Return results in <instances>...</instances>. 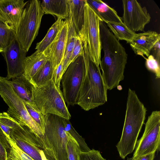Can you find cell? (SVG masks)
Listing matches in <instances>:
<instances>
[{
    "mask_svg": "<svg viewBox=\"0 0 160 160\" xmlns=\"http://www.w3.org/2000/svg\"><path fill=\"white\" fill-rule=\"evenodd\" d=\"M99 23L101 49L104 53L99 65L104 83L108 89L111 90L124 79L128 54L106 24L100 19Z\"/></svg>",
    "mask_w": 160,
    "mask_h": 160,
    "instance_id": "cell-1",
    "label": "cell"
},
{
    "mask_svg": "<svg viewBox=\"0 0 160 160\" xmlns=\"http://www.w3.org/2000/svg\"><path fill=\"white\" fill-rule=\"evenodd\" d=\"M85 72L80 89L77 104L86 111L105 104L108 89L103 81L99 66L90 59L86 42H82Z\"/></svg>",
    "mask_w": 160,
    "mask_h": 160,
    "instance_id": "cell-2",
    "label": "cell"
},
{
    "mask_svg": "<svg viewBox=\"0 0 160 160\" xmlns=\"http://www.w3.org/2000/svg\"><path fill=\"white\" fill-rule=\"evenodd\" d=\"M147 109L134 91L129 88L122 136L116 145L123 159L134 150L137 138L146 118Z\"/></svg>",
    "mask_w": 160,
    "mask_h": 160,
    "instance_id": "cell-3",
    "label": "cell"
},
{
    "mask_svg": "<svg viewBox=\"0 0 160 160\" xmlns=\"http://www.w3.org/2000/svg\"><path fill=\"white\" fill-rule=\"evenodd\" d=\"M44 120V134L37 138L45 157L48 160H68L66 149L71 134L64 118L48 114Z\"/></svg>",
    "mask_w": 160,
    "mask_h": 160,
    "instance_id": "cell-4",
    "label": "cell"
},
{
    "mask_svg": "<svg viewBox=\"0 0 160 160\" xmlns=\"http://www.w3.org/2000/svg\"><path fill=\"white\" fill-rule=\"evenodd\" d=\"M32 101L35 108L42 114H52L69 120L71 116L62 92L52 79L44 84L33 86Z\"/></svg>",
    "mask_w": 160,
    "mask_h": 160,
    "instance_id": "cell-5",
    "label": "cell"
},
{
    "mask_svg": "<svg viewBox=\"0 0 160 160\" xmlns=\"http://www.w3.org/2000/svg\"><path fill=\"white\" fill-rule=\"evenodd\" d=\"M44 14L40 1H28L14 28L16 38L27 52L38 35Z\"/></svg>",
    "mask_w": 160,
    "mask_h": 160,
    "instance_id": "cell-6",
    "label": "cell"
},
{
    "mask_svg": "<svg viewBox=\"0 0 160 160\" xmlns=\"http://www.w3.org/2000/svg\"><path fill=\"white\" fill-rule=\"evenodd\" d=\"M0 95L9 107L7 112L10 116L29 128L37 138L43 135L40 128L28 113L23 100L6 78L2 77H0Z\"/></svg>",
    "mask_w": 160,
    "mask_h": 160,
    "instance_id": "cell-7",
    "label": "cell"
},
{
    "mask_svg": "<svg viewBox=\"0 0 160 160\" xmlns=\"http://www.w3.org/2000/svg\"><path fill=\"white\" fill-rule=\"evenodd\" d=\"M85 72L83 56H79L68 65L61 80L62 94L68 106L77 104L82 82Z\"/></svg>",
    "mask_w": 160,
    "mask_h": 160,
    "instance_id": "cell-8",
    "label": "cell"
},
{
    "mask_svg": "<svg viewBox=\"0 0 160 160\" xmlns=\"http://www.w3.org/2000/svg\"><path fill=\"white\" fill-rule=\"evenodd\" d=\"M160 112H152L145 123L144 133L137 141L133 159L160 151Z\"/></svg>",
    "mask_w": 160,
    "mask_h": 160,
    "instance_id": "cell-9",
    "label": "cell"
},
{
    "mask_svg": "<svg viewBox=\"0 0 160 160\" xmlns=\"http://www.w3.org/2000/svg\"><path fill=\"white\" fill-rule=\"evenodd\" d=\"M85 6L84 38L86 42L91 60L99 66L101 47L100 35V18L87 3Z\"/></svg>",
    "mask_w": 160,
    "mask_h": 160,
    "instance_id": "cell-10",
    "label": "cell"
},
{
    "mask_svg": "<svg viewBox=\"0 0 160 160\" xmlns=\"http://www.w3.org/2000/svg\"><path fill=\"white\" fill-rule=\"evenodd\" d=\"M122 2V22L133 32L143 31L145 26L151 19L146 8L142 7L136 0H123Z\"/></svg>",
    "mask_w": 160,
    "mask_h": 160,
    "instance_id": "cell-11",
    "label": "cell"
},
{
    "mask_svg": "<svg viewBox=\"0 0 160 160\" xmlns=\"http://www.w3.org/2000/svg\"><path fill=\"white\" fill-rule=\"evenodd\" d=\"M27 53L22 48L15 37L2 53L7 63V75L6 78L8 80L23 75Z\"/></svg>",
    "mask_w": 160,
    "mask_h": 160,
    "instance_id": "cell-12",
    "label": "cell"
},
{
    "mask_svg": "<svg viewBox=\"0 0 160 160\" xmlns=\"http://www.w3.org/2000/svg\"><path fill=\"white\" fill-rule=\"evenodd\" d=\"M28 2L24 0H0V21L14 30Z\"/></svg>",
    "mask_w": 160,
    "mask_h": 160,
    "instance_id": "cell-13",
    "label": "cell"
},
{
    "mask_svg": "<svg viewBox=\"0 0 160 160\" xmlns=\"http://www.w3.org/2000/svg\"><path fill=\"white\" fill-rule=\"evenodd\" d=\"M68 29L67 22H65L56 38L44 52L52 63L53 70L62 61L65 48Z\"/></svg>",
    "mask_w": 160,
    "mask_h": 160,
    "instance_id": "cell-14",
    "label": "cell"
},
{
    "mask_svg": "<svg viewBox=\"0 0 160 160\" xmlns=\"http://www.w3.org/2000/svg\"><path fill=\"white\" fill-rule=\"evenodd\" d=\"M159 40V33L155 31L148 30L136 33L129 43L135 53L145 59L144 56L148 57L153 47Z\"/></svg>",
    "mask_w": 160,
    "mask_h": 160,
    "instance_id": "cell-15",
    "label": "cell"
},
{
    "mask_svg": "<svg viewBox=\"0 0 160 160\" xmlns=\"http://www.w3.org/2000/svg\"><path fill=\"white\" fill-rule=\"evenodd\" d=\"M69 12L77 34L82 40L84 38L85 0H68Z\"/></svg>",
    "mask_w": 160,
    "mask_h": 160,
    "instance_id": "cell-16",
    "label": "cell"
},
{
    "mask_svg": "<svg viewBox=\"0 0 160 160\" xmlns=\"http://www.w3.org/2000/svg\"><path fill=\"white\" fill-rule=\"evenodd\" d=\"M100 19L106 24L108 22H122L121 17L116 10L101 0H86Z\"/></svg>",
    "mask_w": 160,
    "mask_h": 160,
    "instance_id": "cell-17",
    "label": "cell"
},
{
    "mask_svg": "<svg viewBox=\"0 0 160 160\" xmlns=\"http://www.w3.org/2000/svg\"><path fill=\"white\" fill-rule=\"evenodd\" d=\"M48 56L43 51H37L26 57L24 62L23 75L30 82L34 75L48 60Z\"/></svg>",
    "mask_w": 160,
    "mask_h": 160,
    "instance_id": "cell-18",
    "label": "cell"
},
{
    "mask_svg": "<svg viewBox=\"0 0 160 160\" xmlns=\"http://www.w3.org/2000/svg\"><path fill=\"white\" fill-rule=\"evenodd\" d=\"M8 81L14 91L24 102L33 104V85L28 79L22 75Z\"/></svg>",
    "mask_w": 160,
    "mask_h": 160,
    "instance_id": "cell-19",
    "label": "cell"
},
{
    "mask_svg": "<svg viewBox=\"0 0 160 160\" xmlns=\"http://www.w3.org/2000/svg\"><path fill=\"white\" fill-rule=\"evenodd\" d=\"M41 6L44 14L56 16L62 19L69 16L68 0H42Z\"/></svg>",
    "mask_w": 160,
    "mask_h": 160,
    "instance_id": "cell-20",
    "label": "cell"
},
{
    "mask_svg": "<svg viewBox=\"0 0 160 160\" xmlns=\"http://www.w3.org/2000/svg\"><path fill=\"white\" fill-rule=\"evenodd\" d=\"M65 20L68 23V29L65 49L62 61L63 74L70 64V58L78 36L72 17L69 13L68 17Z\"/></svg>",
    "mask_w": 160,
    "mask_h": 160,
    "instance_id": "cell-21",
    "label": "cell"
},
{
    "mask_svg": "<svg viewBox=\"0 0 160 160\" xmlns=\"http://www.w3.org/2000/svg\"><path fill=\"white\" fill-rule=\"evenodd\" d=\"M65 22V20L60 18L52 25L45 37L40 42L37 43L35 49L39 52H42L53 41Z\"/></svg>",
    "mask_w": 160,
    "mask_h": 160,
    "instance_id": "cell-22",
    "label": "cell"
},
{
    "mask_svg": "<svg viewBox=\"0 0 160 160\" xmlns=\"http://www.w3.org/2000/svg\"><path fill=\"white\" fill-rule=\"evenodd\" d=\"M6 135V139L3 145L7 152V160H34L20 148L9 136Z\"/></svg>",
    "mask_w": 160,
    "mask_h": 160,
    "instance_id": "cell-23",
    "label": "cell"
},
{
    "mask_svg": "<svg viewBox=\"0 0 160 160\" xmlns=\"http://www.w3.org/2000/svg\"><path fill=\"white\" fill-rule=\"evenodd\" d=\"M106 24L118 40H125L129 43L136 33L129 29L122 22H108Z\"/></svg>",
    "mask_w": 160,
    "mask_h": 160,
    "instance_id": "cell-24",
    "label": "cell"
},
{
    "mask_svg": "<svg viewBox=\"0 0 160 160\" xmlns=\"http://www.w3.org/2000/svg\"><path fill=\"white\" fill-rule=\"evenodd\" d=\"M53 72L52 64L48 60L34 75L31 82L34 86L42 85L52 79Z\"/></svg>",
    "mask_w": 160,
    "mask_h": 160,
    "instance_id": "cell-25",
    "label": "cell"
},
{
    "mask_svg": "<svg viewBox=\"0 0 160 160\" xmlns=\"http://www.w3.org/2000/svg\"><path fill=\"white\" fill-rule=\"evenodd\" d=\"M23 151L34 160H42L40 147L20 139L11 138Z\"/></svg>",
    "mask_w": 160,
    "mask_h": 160,
    "instance_id": "cell-26",
    "label": "cell"
},
{
    "mask_svg": "<svg viewBox=\"0 0 160 160\" xmlns=\"http://www.w3.org/2000/svg\"><path fill=\"white\" fill-rule=\"evenodd\" d=\"M15 37L14 30L0 21V53L4 52Z\"/></svg>",
    "mask_w": 160,
    "mask_h": 160,
    "instance_id": "cell-27",
    "label": "cell"
},
{
    "mask_svg": "<svg viewBox=\"0 0 160 160\" xmlns=\"http://www.w3.org/2000/svg\"><path fill=\"white\" fill-rule=\"evenodd\" d=\"M18 123L7 112H3L0 113V128L8 136H9L11 131Z\"/></svg>",
    "mask_w": 160,
    "mask_h": 160,
    "instance_id": "cell-28",
    "label": "cell"
},
{
    "mask_svg": "<svg viewBox=\"0 0 160 160\" xmlns=\"http://www.w3.org/2000/svg\"><path fill=\"white\" fill-rule=\"evenodd\" d=\"M68 160H80L81 150L77 141L71 135L67 146Z\"/></svg>",
    "mask_w": 160,
    "mask_h": 160,
    "instance_id": "cell-29",
    "label": "cell"
},
{
    "mask_svg": "<svg viewBox=\"0 0 160 160\" xmlns=\"http://www.w3.org/2000/svg\"><path fill=\"white\" fill-rule=\"evenodd\" d=\"M26 108L30 116L40 128L43 135L44 132L45 121L44 115L42 114L35 107L33 104L25 102Z\"/></svg>",
    "mask_w": 160,
    "mask_h": 160,
    "instance_id": "cell-30",
    "label": "cell"
},
{
    "mask_svg": "<svg viewBox=\"0 0 160 160\" xmlns=\"http://www.w3.org/2000/svg\"><path fill=\"white\" fill-rule=\"evenodd\" d=\"M145 66L148 70L154 73L157 79L160 78V62L151 55L145 58Z\"/></svg>",
    "mask_w": 160,
    "mask_h": 160,
    "instance_id": "cell-31",
    "label": "cell"
},
{
    "mask_svg": "<svg viewBox=\"0 0 160 160\" xmlns=\"http://www.w3.org/2000/svg\"><path fill=\"white\" fill-rule=\"evenodd\" d=\"M80 160H106L101 155L99 151L94 149L88 152L81 151Z\"/></svg>",
    "mask_w": 160,
    "mask_h": 160,
    "instance_id": "cell-32",
    "label": "cell"
},
{
    "mask_svg": "<svg viewBox=\"0 0 160 160\" xmlns=\"http://www.w3.org/2000/svg\"><path fill=\"white\" fill-rule=\"evenodd\" d=\"M83 54V48L82 41L78 35L74 48L70 60V64L79 56Z\"/></svg>",
    "mask_w": 160,
    "mask_h": 160,
    "instance_id": "cell-33",
    "label": "cell"
},
{
    "mask_svg": "<svg viewBox=\"0 0 160 160\" xmlns=\"http://www.w3.org/2000/svg\"><path fill=\"white\" fill-rule=\"evenodd\" d=\"M157 42L152 48L150 55H152L159 62H160V42Z\"/></svg>",
    "mask_w": 160,
    "mask_h": 160,
    "instance_id": "cell-34",
    "label": "cell"
},
{
    "mask_svg": "<svg viewBox=\"0 0 160 160\" xmlns=\"http://www.w3.org/2000/svg\"><path fill=\"white\" fill-rule=\"evenodd\" d=\"M155 152L139 157L135 159L132 158H128L126 160H153L154 157Z\"/></svg>",
    "mask_w": 160,
    "mask_h": 160,
    "instance_id": "cell-35",
    "label": "cell"
},
{
    "mask_svg": "<svg viewBox=\"0 0 160 160\" xmlns=\"http://www.w3.org/2000/svg\"><path fill=\"white\" fill-rule=\"evenodd\" d=\"M0 160H7L6 150L0 141Z\"/></svg>",
    "mask_w": 160,
    "mask_h": 160,
    "instance_id": "cell-36",
    "label": "cell"
},
{
    "mask_svg": "<svg viewBox=\"0 0 160 160\" xmlns=\"http://www.w3.org/2000/svg\"><path fill=\"white\" fill-rule=\"evenodd\" d=\"M40 153L42 160H48L45 157L44 153L42 150L41 151Z\"/></svg>",
    "mask_w": 160,
    "mask_h": 160,
    "instance_id": "cell-37",
    "label": "cell"
}]
</instances>
